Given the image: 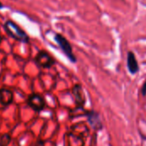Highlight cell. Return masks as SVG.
I'll use <instances>...</instances> for the list:
<instances>
[{
	"label": "cell",
	"mask_w": 146,
	"mask_h": 146,
	"mask_svg": "<svg viewBox=\"0 0 146 146\" xmlns=\"http://www.w3.org/2000/svg\"><path fill=\"white\" fill-rule=\"evenodd\" d=\"M4 29L11 38H15L17 41L23 43H27L29 41V36L27 34V33L12 21H7L5 22Z\"/></svg>",
	"instance_id": "1"
},
{
	"label": "cell",
	"mask_w": 146,
	"mask_h": 146,
	"mask_svg": "<svg viewBox=\"0 0 146 146\" xmlns=\"http://www.w3.org/2000/svg\"><path fill=\"white\" fill-rule=\"evenodd\" d=\"M11 141V137L9 134L5 133L0 137V146H8Z\"/></svg>",
	"instance_id": "9"
},
{
	"label": "cell",
	"mask_w": 146,
	"mask_h": 146,
	"mask_svg": "<svg viewBox=\"0 0 146 146\" xmlns=\"http://www.w3.org/2000/svg\"><path fill=\"white\" fill-rule=\"evenodd\" d=\"M27 104L34 111L40 112L45 107V101L41 95L33 93L27 98Z\"/></svg>",
	"instance_id": "4"
},
{
	"label": "cell",
	"mask_w": 146,
	"mask_h": 146,
	"mask_svg": "<svg viewBox=\"0 0 146 146\" xmlns=\"http://www.w3.org/2000/svg\"><path fill=\"white\" fill-rule=\"evenodd\" d=\"M127 67L130 74H136L139 71V65L133 51H128L127 56Z\"/></svg>",
	"instance_id": "6"
},
{
	"label": "cell",
	"mask_w": 146,
	"mask_h": 146,
	"mask_svg": "<svg viewBox=\"0 0 146 146\" xmlns=\"http://www.w3.org/2000/svg\"><path fill=\"white\" fill-rule=\"evenodd\" d=\"M3 7V3H2L0 2V9H2Z\"/></svg>",
	"instance_id": "11"
},
{
	"label": "cell",
	"mask_w": 146,
	"mask_h": 146,
	"mask_svg": "<svg viewBox=\"0 0 146 146\" xmlns=\"http://www.w3.org/2000/svg\"><path fill=\"white\" fill-rule=\"evenodd\" d=\"M54 38H55V41L59 45V47L61 48V50H62V52L69 59V61L75 63L77 61V58L73 52V48H72V45L69 43V41L64 36H62L60 33H56L55 35Z\"/></svg>",
	"instance_id": "2"
},
{
	"label": "cell",
	"mask_w": 146,
	"mask_h": 146,
	"mask_svg": "<svg viewBox=\"0 0 146 146\" xmlns=\"http://www.w3.org/2000/svg\"><path fill=\"white\" fill-rule=\"evenodd\" d=\"M72 93L74 97L76 104L80 107H83L86 103V96H85L82 86L80 85H75L73 87Z\"/></svg>",
	"instance_id": "7"
},
{
	"label": "cell",
	"mask_w": 146,
	"mask_h": 146,
	"mask_svg": "<svg viewBox=\"0 0 146 146\" xmlns=\"http://www.w3.org/2000/svg\"><path fill=\"white\" fill-rule=\"evenodd\" d=\"M87 121L92 127V128L95 131H100L103 129V123L100 119L99 113L95 110H86L85 113Z\"/></svg>",
	"instance_id": "5"
},
{
	"label": "cell",
	"mask_w": 146,
	"mask_h": 146,
	"mask_svg": "<svg viewBox=\"0 0 146 146\" xmlns=\"http://www.w3.org/2000/svg\"><path fill=\"white\" fill-rule=\"evenodd\" d=\"M14 95L13 92L6 88L0 89V104L2 105L7 106L13 102Z\"/></svg>",
	"instance_id": "8"
},
{
	"label": "cell",
	"mask_w": 146,
	"mask_h": 146,
	"mask_svg": "<svg viewBox=\"0 0 146 146\" xmlns=\"http://www.w3.org/2000/svg\"><path fill=\"white\" fill-rule=\"evenodd\" d=\"M35 62L43 68H50L55 64V60L47 51L41 50L35 56Z\"/></svg>",
	"instance_id": "3"
},
{
	"label": "cell",
	"mask_w": 146,
	"mask_h": 146,
	"mask_svg": "<svg viewBox=\"0 0 146 146\" xmlns=\"http://www.w3.org/2000/svg\"><path fill=\"white\" fill-rule=\"evenodd\" d=\"M141 93L143 96H146V80L144 82L142 88H141Z\"/></svg>",
	"instance_id": "10"
}]
</instances>
